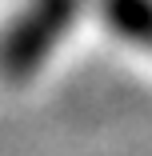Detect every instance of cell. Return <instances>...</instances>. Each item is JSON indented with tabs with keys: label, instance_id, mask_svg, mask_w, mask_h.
I'll return each mask as SVG.
<instances>
[{
	"label": "cell",
	"instance_id": "cell-1",
	"mask_svg": "<svg viewBox=\"0 0 152 156\" xmlns=\"http://www.w3.org/2000/svg\"><path fill=\"white\" fill-rule=\"evenodd\" d=\"M80 0H28L0 36V76L28 80L72 28Z\"/></svg>",
	"mask_w": 152,
	"mask_h": 156
}]
</instances>
